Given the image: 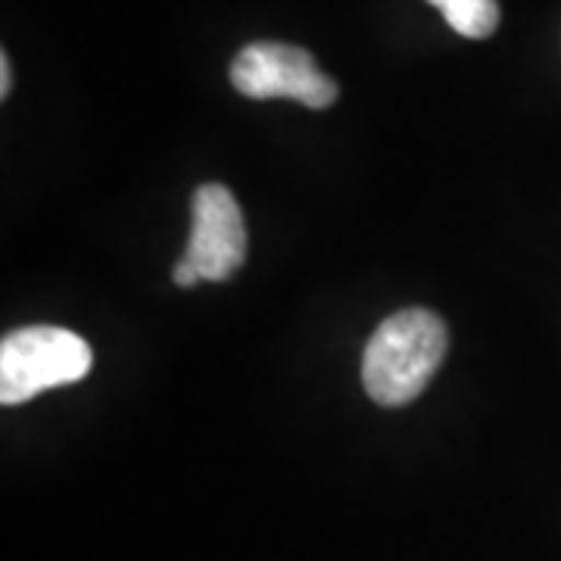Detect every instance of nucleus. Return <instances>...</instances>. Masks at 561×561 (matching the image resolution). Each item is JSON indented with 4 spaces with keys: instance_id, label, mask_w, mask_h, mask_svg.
<instances>
[{
    "instance_id": "obj_1",
    "label": "nucleus",
    "mask_w": 561,
    "mask_h": 561,
    "mask_svg": "<svg viewBox=\"0 0 561 561\" xmlns=\"http://www.w3.org/2000/svg\"><path fill=\"white\" fill-rule=\"evenodd\" d=\"M449 346L440 316L427 309H402L383 319L362 356V383L378 405L419 400L434 381Z\"/></svg>"
},
{
    "instance_id": "obj_2",
    "label": "nucleus",
    "mask_w": 561,
    "mask_h": 561,
    "mask_svg": "<svg viewBox=\"0 0 561 561\" xmlns=\"http://www.w3.org/2000/svg\"><path fill=\"white\" fill-rule=\"evenodd\" d=\"M94 365L84 337L57 324H32L0 343V402L20 405L44 390L81 381Z\"/></svg>"
},
{
    "instance_id": "obj_3",
    "label": "nucleus",
    "mask_w": 561,
    "mask_h": 561,
    "mask_svg": "<svg viewBox=\"0 0 561 561\" xmlns=\"http://www.w3.org/2000/svg\"><path fill=\"white\" fill-rule=\"evenodd\" d=\"M231 84L250 101L287 98L309 110H324L341 94L337 84L312 60V54L280 41L247 44L231 62Z\"/></svg>"
},
{
    "instance_id": "obj_4",
    "label": "nucleus",
    "mask_w": 561,
    "mask_h": 561,
    "mask_svg": "<svg viewBox=\"0 0 561 561\" xmlns=\"http://www.w3.org/2000/svg\"><path fill=\"white\" fill-rule=\"evenodd\" d=\"M191 241L184 260L197 265L203 280H228L247 260V225L234 194L221 184H203L191 203Z\"/></svg>"
},
{
    "instance_id": "obj_5",
    "label": "nucleus",
    "mask_w": 561,
    "mask_h": 561,
    "mask_svg": "<svg viewBox=\"0 0 561 561\" xmlns=\"http://www.w3.org/2000/svg\"><path fill=\"white\" fill-rule=\"evenodd\" d=\"M440 13L461 38H490L500 25V3L496 0H449Z\"/></svg>"
},
{
    "instance_id": "obj_6",
    "label": "nucleus",
    "mask_w": 561,
    "mask_h": 561,
    "mask_svg": "<svg viewBox=\"0 0 561 561\" xmlns=\"http://www.w3.org/2000/svg\"><path fill=\"white\" fill-rule=\"evenodd\" d=\"M172 280H175L179 287H197L203 278H201V272H197V265L181 256V262L175 265V272H172Z\"/></svg>"
},
{
    "instance_id": "obj_7",
    "label": "nucleus",
    "mask_w": 561,
    "mask_h": 561,
    "mask_svg": "<svg viewBox=\"0 0 561 561\" xmlns=\"http://www.w3.org/2000/svg\"><path fill=\"white\" fill-rule=\"evenodd\" d=\"M10 84H13V66L7 60V54L0 57V98H10Z\"/></svg>"
},
{
    "instance_id": "obj_8",
    "label": "nucleus",
    "mask_w": 561,
    "mask_h": 561,
    "mask_svg": "<svg viewBox=\"0 0 561 561\" xmlns=\"http://www.w3.org/2000/svg\"><path fill=\"white\" fill-rule=\"evenodd\" d=\"M427 3H434V7H437V10H443V7H446V3H449V0H427Z\"/></svg>"
}]
</instances>
